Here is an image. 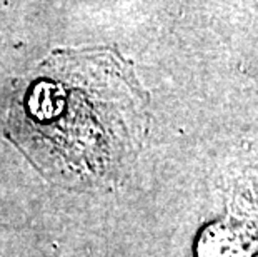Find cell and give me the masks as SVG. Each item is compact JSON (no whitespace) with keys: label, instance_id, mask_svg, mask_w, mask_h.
I'll return each mask as SVG.
<instances>
[{"label":"cell","instance_id":"1","mask_svg":"<svg viewBox=\"0 0 258 257\" xmlns=\"http://www.w3.org/2000/svg\"><path fill=\"white\" fill-rule=\"evenodd\" d=\"M145 97L130 65L113 52H55L15 90L9 134L48 179L97 184L130 159Z\"/></svg>","mask_w":258,"mask_h":257},{"label":"cell","instance_id":"2","mask_svg":"<svg viewBox=\"0 0 258 257\" xmlns=\"http://www.w3.org/2000/svg\"><path fill=\"white\" fill-rule=\"evenodd\" d=\"M256 239L251 232L233 224H212L197 242V257H251Z\"/></svg>","mask_w":258,"mask_h":257}]
</instances>
